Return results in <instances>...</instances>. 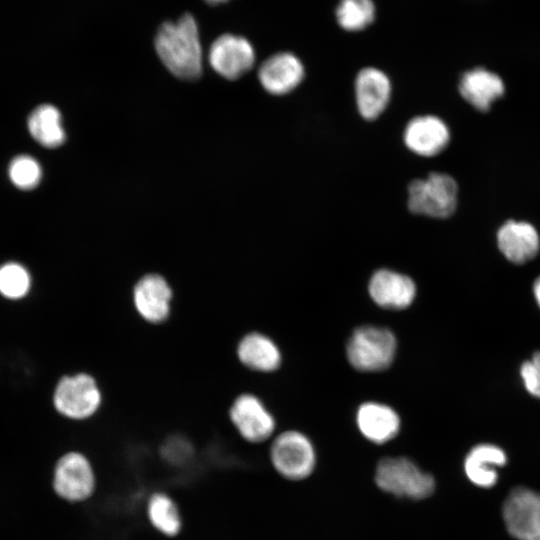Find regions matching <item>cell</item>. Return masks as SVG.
<instances>
[{"instance_id": "obj_19", "label": "cell", "mask_w": 540, "mask_h": 540, "mask_svg": "<svg viewBox=\"0 0 540 540\" xmlns=\"http://www.w3.org/2000/svg\"><path fill=\"white\" fill-rule=\"evenodd\" d=\"M236 352L239 361L253 371L272 372L281 364V352L276 343L259 332L243 336Z\"/></svg>"}, {"instance_id": "obj_13", "label": "cell", "mask_w": 540, "mask_h": 540, "mask_svg": "<svg viewBox=\"0 0 540 540\" xmlns=\"http://www.w3.org/2000/svg\"><path fill=\"white\" fill-rule=\"evenodd\" d=\"M305 77L301 59L292 52L281 51L266 58L258 69V79L264 90L282 96L294 91Z\"/></svg>"}, {"instance_id": "obj_8", "label": "cell", "mask_w": 540, "mask_h": 540, "mask_svg": "<svg viewBox=\"0 0 540 540\" xmlns=\"http://www.w3.org/2000/svg\"><path fill=\"white\" fill-rule=\"evenodd\" d=\"M503 519L517 540H540V494L524 487L514 489L504 502Z\"/></svg>"}, {"instance_id": "obj_26", "label": "cell", "mask_w": 540, "mask_h": 540, "mask_svg": "<svg viewBox=\"0 0 540 540\" xmlns=\"http://www.w3.org/2000/svg\"><path fill=\"white\" fill-rule=\"evenodd\" d=\"M162 458L171 465L186 464L193 456L192 444L183 436H171L161 446Z\"/></svg>"}, {"instance_id": "obj_7", "label": "cell", "mask_w": 540, "mask_h": 540, "mask_svg": "<svg viewBox=\"0 0 540 540\" xmlns=\"http://www.w3.org/2000/svg\"><path fill=\"white\" fill-rule=\"evenodd\" d=\"M96 485L94 468L83 453L70 451L58 459L53 488L60 498L74 503L86 501L94 494Z\"/></svg>"}, {"instance_id": "obj_6", "label": "cell", "mask_w": 540, "mask_h": 540, "mask_svg": "<svg viewBox=\"0 0 540 540\" xmlns=\"http://www.w3.org/2000/svg\"><path fill=\"white\" fill-rule=\"evenodd\" d=\"M102 403L101 389L88 373L62 377L53 393V404L58 413L72 420L92 417Z\"/></svg>"}, {"instance_id": "obj_18", "label": "cell", "mask_w": 540, "mask_h": 540, "mask_svg": "<svg viewBox=\"0 0 540 540\" xmlns=\"http://www.w3.org/2000/svg\"><path fill=\"white\" fill-rule=\"evenodd\" d=\"M461 96L478 110L486 111L504 93L501 78L484 68L464 73L459 82Z\"/></svg>"}, {"instance_id": "obj_25", "label": "cell", "mask_w": 540, "mask_h": 540, "mask_svg": "<svg viewBox=\"0 0 540 540\" xmlns=\"http://www.w3.org/2000/svg\"><path fill=\"white\" fill-rule=\"evenodd\" d=\"M8 172L13 184L24 190L36 187L42 174L39 163L29 155L15 157L9 165Z\"/></svg>"}, {"instance_id": "obj_23", "label": "cell", "mask_w": 540, "mask_h": 540, "mask_svg": "<svg viewBox=\"0 0 540 540\" xmlns=\"http://www.w3.org/2000/svg\"><path fill=\"white\" fill-rule=\"evenodd\" d=\"M335 17L338 25L348 32H359L368 28L376 18L373 0H340Z\"/></svg>"}, {"instance_id": "obj_10", "label": "cell", "mask_w": 540, "mask_h": 540, "mask_svg": "<svg viewBox=\"0 0 540 540\" xmlns=\"http://www.w3.org/2000/svg\"><path fill=\"white\" fill-rule=\"evenodd\" d=\"M208 59L212 68L219 75L229 80H235L253 67L255 51L246 38L223 34L212 43Z\"/></svg>"}, {"instance_id": "obj_9", "label": "cell", "mask_w": 540, "mask_h": 540, "mask_svg": "<svg viewBox=\"0 0 540 540\" xmlns=\"http://www.w3.org/2000/svg\"><path fill=\"white\" fill-rule=\"evenodd\" d=\"M229 417L239 435L250 443L264 442L275 431V418L264 403L251 393L240 394L234 399Z\"/></svg>"}, {"instance_id": "obj_27", "label": "cell", "mask_w": 540, "mask_h": 540, "mask_svg": "<svg viewBox=\"0 0 540 540\" xmlns=\"http://www.w3.org/2000/svg\"><path fill=\"white\" fill-rule=\"evenodd\" d=\"M520 376L528 393L540 398V351L521 365Z\"/></svg>"}, {"instance_id": "obj_20", "label": "cell", "mask_w": 540, "mask_h": 540, "mask_svg": "<svg viewBox=\"0 0 540 540\" xmlns=\"http://www.w3.org/2000/svg\"><path fill=\"white\" fill-rule=\"evenodd\" d=\"M506 462V454L500 447L493 444H479L467 454L464 471L473 484L490 488L498 479L496 468L504 466Z\"/></svg>"}, {"instance_id": "obj_3", "label": "cell", "mask_w": 540, "mask_h": 540, "mask_svg": "<svg viewBox=\"0 0 540 540\" xmlns=\"http://www.w3.org/2000/svg\"><path fill=\"white\" fill-rule=\"evenodd\" d=\"M397 340L385 327L363 325L350 335L346 356L350 365L361 372H380L394 361Z\"/></svg>"}, {"instance_id": "obj_2", "label": "cell", "mask_w": 540, "mask_h": 540, "mask_svg": "<svg viewBox=\"0 0 540 540\" xmlns=\"http://www.w3.org/2000/svg\"><path fill=\"white\" fill-rule=\"evenodd\" d=\"M374 481L383 492L399 498L422 500L435 491L434 477L404 456L381 458L375 468Z\"/></svg>"}, {"instance_id": "obj_4", "label": "cell", "mask_w": 540, "mask_h": 540, "mask_svg": "<svg viewBox=\"0 0 540 540\" xmlns=\"http://www.w3.org/2000/svg\"><path fill=\"white\" fill-rule=\"evenodd\" d=\"M458 187L448 174L433 172L412 180L407 187V206L411 213L431 218H447L457 206Z\"/></svg>"}, {"instance_id": "obj_1", "label": "cell", "mask_w": 540, "mask_h": 540, "mask_svg": "<svg viewBox=\"0 0 540 540\" xmlns=\"http://www.w3.org/2000/svg\"><path fill=\"white\" fill-rule=\"evenodd\" d=\"M162 63L176 77L192 80L202 72V50L192 15L186 13L176 22L163 23L155 38Z\"/></svg>"}, {"instance_id": "obj_22", "label": "cell", "mask_w": 540, "mask_h": 540, "mask_svg": "<svg viewBox=\"0 0 540 540\" xmlns=\"http://www.w3.org/2000/svg\"><path fill=\"white\" fill-rule=\"evenodd\" d=\"M151 526L166 537H175L182 530V517L176 502L164 492L153 493L146 506Z\"/></svg>"}, {"instance_id": "obj_24", "label": "cell", "mask_w": 540, "mask_h": 540, "mask_svg": "<svg viewBox=\"0 0 540 540\" xmlns=\"http://www.w3.org/2000/svg\"><path fill=\"white\" fill-rule=\"evenodd\" d=\"M31 287V277L27 269L19 263L8 262L0 266V294L11 300L27 295Z\"/></svg>"}, {"instance_id": "obj_5", "label": "cell", "mask_w": 540, "mask_h": 540, "mask_svg": "<svg viewBox=\"0 0 540 540\" xmlns=\"http://www.w3.org/2000/svg\"><path fill=\"white\" fill-rule=\"evenodd\" d=\"M269 457L274 470L290 481L308 478L317 462L313 443L296 430L278 434L271 443Z\"/></svg>"}, {"instance_id": "obj_28", "label": "cell", "mask_w": 540, "mask_h": 540, "mask_svg": "<svg viewBox=\"0 0 540 540\" xmlns=\"http://www.w3.org/2000/svg\"><path fill=\"white\" fill-rule=\"evenodd\" d=\"M533 293H534L536 302L540 307V277H538L537 280L534 282Z\"/></svg>"}, {"instance_id": "obj_29", "label": "cell", "mask_w": 540, "mask_h": 540, "mask_svg": "<svg viewBox=\"0 0 540 540\" xmlns=\"http://www.w3.org/2000/svg\"><path fill=\"white\" fill-rule=\"evenodd\" d=\"M205 1L211 5H216V4L224 3L228 0H205Z\"/></svg>"}, {"instance_id": "obj_21", "label": "cell", "mask_w": 540, "mask_h": 540, "mask_svg": "<svg viewBox=\"0 0 540 540\" xmlns=\"http://www.w3.org/2000/svg\"><path fill=\"white\" fill-rule=\"evenodd\" d=\"M31 136L42 146L55 148L65 141L59 110L50 104L36 107L28 118Z\"/></svg>"}, {"instance_id": "obj_14", "label": "cell", "mask_w": 540, "mask_h": 540, "mask_svg": "<svg viewBox=\"0 0 540 540\" xmlns=\"http://www.w3.org/2000/svg\"><path fill=\"white\" fill-rule=\"evenodd\" d=\"M408 150L422 157L441 153L450 141V131L445 122L434 115H418L411 118L403 132Z\"/></svg>"}, {"instance_id": "obj_15", "label": "cell", "mask_w": 540, "mask_h": 540, "mask_svg": "<svg viewBox=\"0 0 540 540\" xmlns=\"http://www.w3.org/2000/svg\"><path fill=\"white\" fill-rule=\"evenodd\" d=\"M371 299L380 307L392 310L408 308L416 296V285L407 275L390 269H379L368 283Z\"/></svg>"}, {"instance_id": "obj_12", "label": "cell", "mask_w": 540, "mask_h": 540, "mask_svg": "<svg viewBox=\"0 0 540 540\" xmlns=\"http://www.w3.org/2000/svg\"><path fill=\"white\" fill-rule=\"evenodd\" d=\"M173 291L167 280L156 273L142 276L132 290L133 305L148 323H163L171 313Z\"/></svg>"}, {"instance_id": "obj_17", "label": "cell", "mask_w": 540, "mask_h": 540, "mask_svg": "<svg viewBox=\"0 0 540 540\" xmlns=\"http://www.w3.org/2000/svg\"><path fill=\"white\" fill-rule=\"evenodd\" d=\"M497 244L509 261L523 264L537 255L540 240L537 231L531 224L508 221L498 230Z\"/></svg>"}, {"instance_id": "obj_16", "label": "cell", "mask_w": 540, "mask_h": 540, "mask_svg": "<svg viewBox=\"0 0 540 540\" xmlns=\"http://www.w3.org/2000/svg\"><path fill=\"white\" fill-rule=\"evenodd\" d=\"M360 433L374 444H385L394 439L401 426L398 413L390 406L379 402H365L356 413Z\"/></svg>"}, {"instance_id": "obj_11", "label": "cell", "mask_w": 540, "mask_h": 540, "mask_svg": "<svg viewBox=\"0 0 540 540\" xmlns=\"http://www.w3.org/2000/svg\"><path fill=\"white\" fill-rule=\"evenodd\" d=\"M354 93L360 116L373 121L386 110L391 99L392 83L383 70L373 66L364 67L356 75Z\"/></svg>"}]
</instances>
